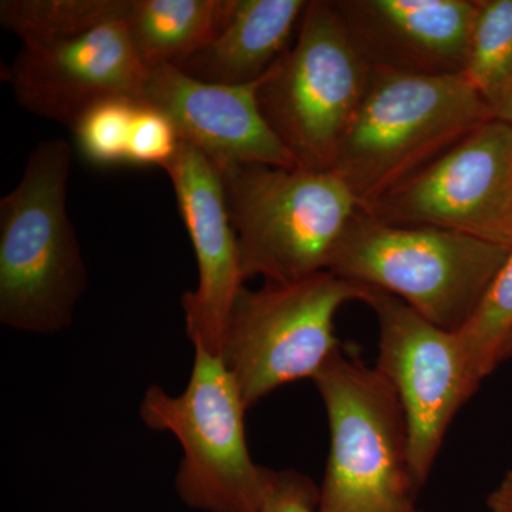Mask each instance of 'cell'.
<instances>
[{
    "mask_svg": "<svg viewBox=\"0 0 512 512\" xmlns=\"http://www.w3.org/2000/svg\"><path fill=\"white\" fill-rule=\"evenodd\" d=\"M373 70L464 73L477 0H332Z\"/></svg>",
    "mask_w": 512,
    "mask_h": 512,
    "instance_id": "obj_14",
    "label": "cell"
},
{
    "mask_svg": "<svg viewBox=\"0 0 512 512\" xmlns=\"http://www.w3.org/2000/svg\"><path fill=\"white\" fill-rule=\"evenodd\" d=\"M164 170L173 183L197 259V288L181 299L187 336L194 348L220 356L232 308L245 282L221 174L204 153L185 141H180Z\"/></svg>",
    "mask_w": 512,
    "mask_h": 512,
    "instance_id": "obj_12",
    "label": "cell"
},
{
    "mask_svg": "<svg viewBox=\"0 0 512 512\" xmlns=\"http://www.w3.org/2000/svg\"><path fill=\"white\" fill-rule=\"evenodd\" d=\"M180 141L174 124L164 113L140 103L131 128L127 163L165 168L177 153Z\"/></svg>",
    "mask_w": 512,
    "mask_h": 512,
    "instance_id": "obj_21",
    "label": "cell"
},
{
    "mask_svg": "<svg viewBox=\"0 0 512 512\" xmlns=\"http://www.w3.org/2000/svg\"><path fill=\"white\" fill-rule=\"evenodd\" d=\"M218 171L245 281L259 275L271 284H289L329 271L360 211L338 175L262 164Z\"/></svg>",
    "mask_w": 512,
    "mask_h": 512,
    "instance_id": "obj_4",
    "label": "cell"
},
{
    "mask_svg": "<svg viewBox=\"0 0 512 512\" xmlns=\"http://www.w3.org/2000/svg\"><path fill=\"white\" fill-rule=\"evenodd\" d=\"M494 117L464 73L373 70L332 171L366 211Z\"/></svg>",
    "mask_w": 512,
    "mask_h": 512,
    "instance_id": "obj_1",
    "label": "cell"
},
{
    "mask_svg": "<svg viewBox=\"0 0 512 512\" xmlns=\"http://www.w3.org/2000/svg\"><path fill=\"white\" fill-rule=\"evenodd\" d=\"M306 6V0H232L224 28L177 69L205 83L256 82L289 49Z\"/></svg>",
    "mask_w": 512,
    "mask_h": 512,
    "instance_id": "obj_15",
    "label": "cell"
},
{
    "mask_svg": "<svg viewBox=\"0 0 512 512\" xmlns=\"http://www.w3.org/2000/svg\"><path fill=\"white\" fill-rule=\"evenodd\" d=\"M512 357V332L510 336H508L507 340H505L503 349H501L500 355V363L505 362V360L511 359Z\"/></svg>",
    "mask_w": 512,
    "mask_h": 512,
    "instance_id": "obj_25",
    "label": "cell"
},
{
    "mask_svg": "<svg viewBox=\"0 0 512 512\" xmlns=\"http://www.w3.org/2000/svg\"><path fill=\"white\" fill-rule=\"evenodd\" d=\"M464 76L495 111L512 84V0H477Z\"/></svg>",
    "mask_w": 512,
    "mask_h": 512,
    "instance_id": "obj_18",
    "label": "cell"
},
{
    "mask_svg": "<svg viewBox=\"0 0 512 512\" xmlns=\"http://www.w3.org/2000/svg\"><path fill=\"white\" fill-rule=\"evenodd\" d=\"M313 382L330 429L318 511L423 512L409 424L389 380L340 349Z\"/></svg>",
    "mask_w": 512,
    "mask_h": 512,
    "instance_id": "obj_3",
    "label": "cell"
},
{
    "mask_svg": "<svg viewBox=\"0 0 512 512\" xmlns=\"http://www.w3.org/2000/svg\"><path fill=\"white\" fill-rule=\"evenodd\" d=\"M72 147L37 144L19 184L0 200V320L33 333L72 323L87 269L67 215Z\"/></svg>",
    "mask_w": 512,
    "mask_h": 512,
    "instance_id": "obj_2",
    "label": "cell"
},
{
    "mask_svg": "<svg viewBox=\"0 0 512 512\" xmlns=\"http://www.w3.org/2000/svg\"><path fill=\"white\" fill-rule=\"evenodd\" d=\"M370 288L325 271L289 282L242 288L232 308L220 357L247 409L285 384L312 379L342 349L335 316L365 302Z\"/></svg>",
    "mask_w": 512,
    "mask_h": 512,
    "instance_id": "obj_8",
    "label": "cell"
},
{
    "mask_svg": "<svg viewBox=\"0 0 512 512\" xmlns=\"http://www.w3.org/2000/svg\"><path fill=\"white\" fill-rule=\"evenodd\" d=\"M140 101L114 97L100 101L80 117L73 134L80 154L99 167L127 163L131 128Z\"/></svg>",
    "mask_w": 512,
    "mask_h": 512,
    "instance_id": "obj_20",
    "label": "cell"
},
{
    "mask_svg": "<svg viewBox=\"0 0 512 512\" xmlns=\"http://www.w3.org/2000/svg\"><path fill=\"white\" fill-rule=\"evenodd\" d=\"M495 117L507 121L512 126V84L505 92L503 99L495 107Z\"/></svg>",
    "mask_w": 512,
    "mask_h": 512,
    "instance_id": "obj_24",
    "label": "cell"
},
{
    "mask_svg": "<svg viewBox=\"0 0 512 512\" xmlns=\"http://www.w3.org/2000/svg\"><path fill=\"white\" fill-rule=\"evenodd\" d=\"M319 487L296 471H274L259 512H319Z\"/></svg>",
    "mask_w": 512,
    "mask_h": 512,
    "instance_id": "obj_22",
    "label": "cell"
},
{
    "mask_svg": "<svg viewBox=\"0 0 512 512\" xmlns=\"http://www.w3.org/2000/svg\"><path fill=\"white\" fill-rule=\"evenodd\" d=\"M148 74L120 19L83 35L25 43L10 82L20 106L73 130L100 101L124 97L141 103Z\"/></svg>",
    "mask_w": 512,
    "mask_h": 512,
    "instance_id": "obj_11",
    "label": "cell"
},
{
    "mask_svg": "<svg viewBox=\"0 0 512 512\" xmlns=\"http://www.w3.org/2000/svg\"><path fill=\"white\" fill-rule=\"evenodd\" d=\"M244 399L220 356L195 348L190 382L180 396L150 386L141 402L147 427L170 431L184 457L175 490L187 507L202 512H259L274 470L249 454Z\"/></svg>",
    "mask_w": 512,
    "mask_h": 512,
    "instance_id": "obj_7",
    "label": "cell"
},
{
    "mask_svg": "<svg viewBox=\"0 0 512 512\" xmlns=\"http://www.w3.org/2000/svg\"><path fill=\"white\" fill-rule=\"evenodd\" d=\"M232 0H131L126 28L148 70L180 66L215 39Z\"/></svg>",
    "mask_w": 512,
    "mask_h": 512,
    "instance_id": "obj_16",
    "label": "cell"
},
{
    "mask_svg": "<svg viewBox=\"0 0 512 512\" xmlns=\"http://www.w3.org/2000/svg\"><path fill=\"white\" fill-rule=\"evenodd\" d=\"M131 0H3L0 23L25 43L83 35L126 19Z\"/></svg>",
    "mask_w": 512,
    "mask_h": 512,
    "instance_id": "obj_17",
    "label": "cell"
},
{
    "mask_svg": "<svg viewBox=\"0 0 512 512\" xmlns=\"http://www.w3.org/2000/svg\"><path fill=\"white\" fill-rule=\"evenodd\" d=\"M510 251L450 229L390 224L360 210L329 272L396 296L439 328L458 332Z\"/></svg>",
    "mask_w": 512,
    "mask_h": 512,
    "instance_id": "obj_5",
    "label": "cell"
},
{
    "mask_svg": "<svg viewBox=\"0 0 512 512\" xmlns=\"http://www.w3.org/2000/svg\"><path fill=\"white\" fill-rule=\"evenodd\" d=\"M372 74L332 0H313L295 43L262 77L259 109L299 167L332 171Z\"/></svg>",
    "mask_w": 512,
    "mask_h": 512,
    "instance_id": "obj_6",
    "label": "cell"
},
{
    "mask_svg": "<svg viewBox=\"0 0 512 512\" xmlns=\"http://www.w3.org/2000/svg\"><path fill=\"white\" fill-rule=\"evenodd\" d=\"M487 507L490 512H512V471L488 495Z\"/></svg>",
    "mask_w": 512,
    "mask_h": 512,
    "instance_id": "obj_23",
    "label": "cell"
},
{
    "mask_svg": "<svg viewBox=\"0 0 512 512\" xmlns=\"http://www.w3.org/2000/svg\"><path fill=\"white\" fill-rule=\"evenodd\" d=\"M261 83H205L163 66L150 70L141 103L164 113L180 140L198 148L218 170L242 164L298 168L259 109Z\"/></svg>",
    "mask_w": 512,
    "mask_h": 512,
    "instance_id": "obj_13",
    "label": "cell"
},
{
    "mask_svg": "<svg viewBox=\"0 0 512 512\" xmlns=\"http://www.w3.org/2000/svg\"><path fill=\"white\" fill-rule=\"evenodd\" d=\"M511 332L512 249L473 318L456 332L468 363L481 382L500 365L501 349Z\"/></svg>",
    "mask_w": 512,
    "mask_h": 512,
    "instance_id": "obj_19",
    "label": "cell"
},
{
    "mask_svg": "<svg viewBox=\"0 0 512 512\" xmlns=\"http://www.w3.org/2000/svg\"><path fill=\"white\" fill-rule=\"evenodd\" d=\"M379 323L376 369L396 390L410 434V460L420 487L429 480L454 417L477 393L456 332L441 329L396 296L370 288L365 302Z\"/></svg>",
    "mask_w": 512,
    "mask_h": 512,
    "instance_id": "obj_9",
    "label": "cell"
},
{
    "mask_svg": "<svg viewBox=\"0 0 512 512\" xmlns=\"http://www.w3.org/2000/svg\"><path fill=\"white\" fill-rule=\"evenodd\" d=\"M366 214L450 229L512 249V126L485 121Z\"/></svg>",
    "mask_w": 512,
    "mask_h": 512,
    "instance_id": "obj_10",
    "label": "cell"
}]
</instances>
